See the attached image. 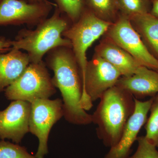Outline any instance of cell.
I'll list each match as a JSON object with an SVG mask.
<instances>
[{
	"label": "cell",
	"mask_w": 158,
	"mask_h": 158,
	"mask_svg": "<svg viewBox=\"0 0 158 158\" xmlns=\"http://www.w3.org/2000/svg\"><path fill=\"white\" fill-rule=\"evenodd\" d=\"M45 63L53 71V83L62 94L65 119L79 125L92 123L91 115L87 113L81 104L83 85L72 49L63 46L52 49L47 54Z\"/></svg>",
	"instance_id": "1"
},
{
	"label": "cell",
	"mask_w": 158,
	"mask_h": 158,
	"mask_svg": "<svg viewBox=\"0 0 158 158\" xmlns=\"http://www.w3.org/2000/svg\"><path fill=\"white\" fill-rule=\"evenodd\" d=\"M96 110L91 115L92 123L96 125L97 135L106 147L118 143L126 125L135 109V97L115 85L100 98Z\"/></svg>",
	"instance_id": "2"
},
{
	"label": "cell",
	"mask_w": 158,
	"mask_h": 158,
	"mask_svg": "<svg viewBox=\"0 0 158 158\" xmlns=\"http://www.w3.org/2000/svg\"><path fill=\"white\" fill-rule=\"evenodd\" d=\"M72 24L57 6L53 14L40 23L34 30L24 28L19 31L11 40L12 48L23 50L28 55L30 63H38L48 52L58 47L72 48L70 40L62 37L63 32Z\"/></svg>",
	"instance_id": "3"
},
{
	"label": "cell",
	"mask_w": 158,
	"mask_h": 158,
	"mask_svg": "<svg viewBox=\"0 0 158 158\" xmlns=\"http://www.w3.org/2000/svg\"><path fill=\"white\" fill-rule=\"evenodd\" d=\"M9 100L31 103L37 99H49L56 92L45 62L30 63L25 70L4 90Z\"/></svg>",
	"instance_id": "4"
},
{
	"label": "cell",
	"mask_w": 158,
	"mask_h": 158,
	"mask_svg": "<svg viewBox=\"0 0 158 158\" xmlns=\"http://www.w3.org/2000/svg\"><path fill=\"white\" fill-rule=\"evenodd\" d=\"M112 24L99 19L86 8L78 21L72 24L62 34V37L71 43L83 86L88 62L87 51L97 40L105 35Z\"/></svg>",
	"instance_id": "5"
},
{
	"label": "cell",
	"mask_w": 158,
	"mask_h": 158,
	"mask_svg": "<svg viewBox=\"0 0 158 158\" xmlns=\"http://www.w3.org/2000/svg\"><path fill=\"white\" fill-rule=\"evenodd\" d=\"M121 77L113 65L94 54L86 66L81 100L83 109L86 111L90 110L93 102L115 86Z\"/></svg>",
	"instance_id": "6"
},
{
	"label": "cell",
	"mask_w": 158,
	"mask_h": 158,
	"mask_svg": "<svg viewBox=\"0 0 158 158\" xmlns=\"http://www.w3.org/2000/svg\"><path fill=\"white\" fill-rule=\"evenodd\" d=\"M31 103L29 132L38 138L37 158H44L48 153L49 135L52 127L63 116V103L60 98L37 99Z\"/></svg>",
	"instance_id": "7"
},
{
	"label": "cell",
	"mask_w": 158,
	"mask_h": 158,
	"mask_svg": "<svg viewBox=\"0 0 158 158\" xmlns=\"http://www.w3.org/2000/svg\"><path fill=\"white\" fill-rule=\"evenodd\" d=\"M104 35L126 51L142 66L157 71L158 60L150 53L127 16L119 14Z\"/></svg>",
	"instance_id": "8"
},
{
	"label": "cell",
	"mask_w": 158,
	"mask_h": 158,
	"mask_svg": "<svg viewBox=\"0 0 158 158\" xmlns=\"http://www.w3.org/2000/svg\"><path fill=\"white\" fill-rule=\"evenodd\" d=\"M55 3H28L20 0H2L0 3V26L27 25L36 27L47 18Z\"/></svg>",
	"instance_id": "9"
},
{
	"label": "cell",
	"mask_w": 158,
	"mask_h": 158,
	"mask_svg": "<svg viewBox=\"0 0 158 158\" xmlns=\"http://www.w3.org/2000/svg\"><path fill=\"white\" fill-rule=\"evenodd\" d=\"M31 103L21 100L13 101L0 111V138L9 139L19 144L29 132Z\"/></svg>",
	"instance_id": "10"
},
{
	"label": "cell",
	"mask_w": 158,
	"mask_h": 158,
	"mask_svg": "<svg viewBox=\"0 0 158 158\" xmlns=\"http://www.w3.org/2000/svg\"><path fill=\"white\" fill-rule=\"evenodd\" d=\"M153 98L141 101L135 98V109L132 115L126 125L118 143L110 148L104 158H129L131 152V147L137 141L138 135L141 127L147 120Z\"/></svg>",
	"instance_id": "11"
},
{
	"label": "cell",
	"mask_w": 158,
	"mask_h": 158,
	"mask_svg": "<svg viewBox=\"0 0 158 158\" xmlns=\"http://www.w3.org/2000/svg\"><path fill=\"white\" fill-rule=\"evenodd\" d=\"M116 85L138 99L148 96L153 97L158 94V72L141 66L133 75L121 77Z\"/></svg>",
	"instance_id": "12"
},
{
	"label": "cell",
	"mask_w": 158,
	"mask_h": 158,
	"mask_svg": "<svg viewBox=\"0 0 158 158\" xmlns=\"http://www.w3.org/2000/svg\"><path fill=\"white\" fill-rule=\"evenodd\" d=\"M94 51V54L116 68L122 77L133 75L139 67L142 66L126 51L105 35L95 47Z\"/></svg>",
	"instance_id": "13"
},
{
	"label": "cell",
	"mask_w": 158,
	"mask_h": 158,
	"mask_svg": "<svg viewBox=\"0 0 158 158\" xmlns=\"http://www.w3.org/2000/svg\"><path fill=\"white\" fill-rule=\"evenodd\" d=\"M30 63L28 55L20 50L12 48L0 54V92L14 83Z\"/></svg>",
	"instance_id": "14"
},
{
	"label": "cell",
	"mask_w": 158,
	"mask_h": 158,
	"mask_svg": "<svg viewBox=\"0 0 158 158\" xmlns=\"http://www.w3.org/2000/svg\"><path fill=\"white\" fill-rule=\"evenodd\" d=\"M129 19L150 53L158 60V18L148 13Z\"/></svg>",
	"instance_id": "15"
},
{
	"label": "cell",
	"mask_w": 158,
	"mask_h": 158,
	"mask_svg": "<svg viewBox=\"0 0 158 158\" xmlns=\"http://www.w3.org/2000/svg\"><path fill=\"white\" fill-rule=\"evenodd\" d=\"M85 2L87 9L106 22L115 23L120 14L118 0H85Z\"/></svg>",
	"instance_id": "16"
},
{
	"label": "cell",
	"mask_w": 158,
	"mask_h": 158,
	"mask_svg": "<svg viewBox=\"0 0 158 158\" xmlns=\"http://www.w3.org/2000/svg\"><path fill=\"white\" fill-rule=\"evenodd\" d=\"M59 11L72 24L76 23L86 9L85 0H54Z\"/></svg>",
	"instance_id": "17"
},
{
	"label": "cell",
	"mask_w": 158,
	"mask_h": 158,
	"mask_svg": "<svg viewBox=\"0 0 158 158\" xmlns=\"http://www.w3.org/2000/svg\"><path fill=\"white\" fill-rule=\"evenodd\" d=\"M153 0H118L120 14L130 18L150 13Z\"/></svg>",
	"instance_id": "18"
},
{
	"label": "cell",
	"mask_w": 158,
	"mask_h": 158,
	"mask_svg": "<svg viewBox=\"0 0 158 158\" xmlns=\"http://www.w3.org/2000/svg\"><path fill=\"white\" fill-rule=\"evenodd\" d=\"M153 98L150 110V115L146 122V135L144 137L151 143L158 148V94Z\"/></svg>",
	"instance_id": "19"
},
{
	"label": "cell",
	"mask_w": 158,
	"mask_h": 158,
	"mask_svg": "<svg viewBox=\"0 0 158 158\" xmlns=\"http://www.w3.org/2000/svg\"><path fill=\"white\" fill-rule=\"evenodd\" d=\"M0 158H37L24 147L5 140L0 141Z\"/></svg>",
	"instance_id": "20"
},
{
	"label": "cell",
	"mask_w": 158,
	"mask_h": 158,
	"mask_svg": "<svg viewBox=\"0 0 158 158\" xmlns=\"http://www.w3.org/2000/svg\"><path fill=\"white\" fill-rule=\"evenodd\" d=\"M138 146L135 152L129 158H158V151L144 136L138 137Z\"/></svg>",
	"instance_id": "21"
},
{
	"label": "cell",
	"mask_w": 158,
	"mask_h": 158,
	"mask_svg": "<svg viewBox=\"0 0 158 158\" xmlns=\"http://www.w3.org/2000/svg\"><path fill=\"white\" fill-rule=\"evenodd\" d=\"M12 48L11 40L6 38H0V53H4Z\"/></svg>",
	"instance_id": "22"
},
{
	"label": "cell",
	"mask_w": 158,
	"mask_h": 158,
	"mask_svg": "<svg viewBox=\"0 0 158 158\" xmlns=\"http://www.w3.org/2000/svg\"><path fill=\"white\" fill-rule=\"evenodd\" d=\"M150 13L158 18V0H153L152 7Z\"/></svg>",
	"instance_id": "23"
},
{
	"label": "cell",
	"mask_w": 158,
	"mask_h": 158,
	"mask_svg": "<svg viewBox=\"0 0 158 158\" xmlns=\"http://www.w3.org/2000/svg\"><path fill=\"white\" fill-rule=\"evenodd\" d=\"M20 1H23L28 3H31V4H34V3L48 2H50L48 0H20Z\"/></svg>",
	"instance_id": "24"
},
{
	"label": "cell",
	"mask_w": 158,
	"mask_h": 158,
	"mask_svg": "<svg viewBox=\"0 0 158 158\" xmlns=\"http://www.w3.org/2000/svg\"><path fill=\"white\" fill-rule=\"evenodd\" d=\"M2 0H0V3H1V2H2Z\"/></svg>",
	"instance_id": "25"
},
{
	"label": "cell",
	"mask_w": 158,
	"mask_h": 158,
	"mask_svg": "<svg viewBox=\"0 0 158 158\" xmlns=\"http://www.w3.org/2000/svg\"><path fill=\"white\" fill-rule=\"evenodd\" d=\"M157 71V72H158V69Z\"/></svg>",
	"instance_id": "26"
}]
</instances>
